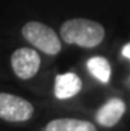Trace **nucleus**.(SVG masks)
<instances>
[{
    "label": "nucleus",
    "mask_w": 130,
    "mask_h": 131,
    "mask_svg": "<svg viewBox=\"0 0 130 131\" xmlns=\"http://www.w3.org/2000/svg\"><path fill=\"white\" fill-rule=\"evenodd\" d=\"M33 106L27 99L9 93H0V118L8 122H25L32 118Z\"/></svg>",
    "instance_id": "obj_3"
},
{
    "label": "nucleus",
    "mask_w": 130,
    "mask_h": 131,
    "mask_svg": "<svg viewBox=\"0 0 130 131\" xmlns=\"http://www.w3.org/2000/svg\"><path fill=\"white\" fill-rule=\"evenodd\" d=\"M88 70L92 73V75L102 82V83H108L110 80V74H112V68L109 61L105 57L101 56H96L88 60Z\"/></svg>",
    "instance_id": "obj_8"
},
{
    "label": "nucleus",
    "mask_w": 130,
    "mask_h": 131,
    "mask_svg": "<svg viewBox=\"0 0 130 131\" xmlns=\"http://www.w3.org/2000/svg\"><path fill=\"white\" fill-rule=\"evenodd\" d=\"M125 111V102L119 98H112L98 109L96 114V121L104 127H113L119 122Z\"/></svg>",
    "instance_id": "obj_5"
},
{
    "label": "nucleus",
    "mask_w": 130,
    "mask_h": 131,
    "mask_svg": "<svg viewBox=\"0 0 130 131\" xmlns=\"http://www.w3.org/2000/svg\"><path fill=\"white\" fill-rule=\"evenodd\" d=\"M63 40L82 48H94L105 37L104 27L97 21L88 19H72L65 21L60 29Z\"/></svg>",
    "instance_id": "obj_1"
},
{
    "label": "nucleus",
    "mask_w": 130,
    "mask_h": 131,
    "mask_svg": "<svg viewBox=\"0 0 130 131\" xmlns=\"http://www.w3.org/2000/svg\"><path fill=\"white\" fill-rule=\"evenodd\" d=\"M41 60L35 49L20 48L11 56V65L15 74L21 80H29L37 74Z\"/></svg>",
    "instance_id": "obj_4"
},
{
    "label": "nucleus",
    "mask_w": 130,
    "mask_h": 131,
    "mask_svg": "<svg viewBox=\"0 0 130 131\" xmlns=\"http://www.w3.org/2000/svg\"><path fill=\"white\" fill-rule=\"evenodd\" d=\"M122 54H124V57L130 60V42H127L125 47L122 48Z\"/></svg>",
    "instance_id": "obj_9"
},
{
    "label": "nucleus",
    "mask_w": 130,
    "mask_h": 131,
    "mask_svg": "<svg viewBox=\"0 0 130 131\" xmlns=\"http://www.w3.org/2000/svg\"><path fill=\"white\" fill-rule=\"evenodd\" d=\"M82 82L80 77L74 73L58 74L55 80V95L58 99H68L80 93Z\"/></svg>",
    "instance_id": "obj_6"
},
{
    "label": "nucleus",
    "mask_w": 130,
    "mask_h": 131,
    "mask_svg": "<svg viewBox=\"0 0 130 131\" xmlns=\"http://www.w3.org/2000/svg\"><path fill=\"white\" fill-rule=\"evenodd\" d=\"M23 37L47 54H57L61 50V42L57 33L51 27L39 21H29L21 29Z\"/></svg>",
    "instance_id": "obj_2"
},
{
    "label": "nucleus",
    "mask_w": 130,
    "mask_h": 131,
    "mask_svg": "<svg viewBox=\"0 0 130 131\" xmlns=\"http://www.w3.org/2000/svg\"><path fill=\"white\" fill-rule=\"evenodd\" d=\"M45 131H97V128L88 121L61 118L51 121L45 127Z\"/></svg>",
    "instance_id": "obj_7"
}]
</instances>
